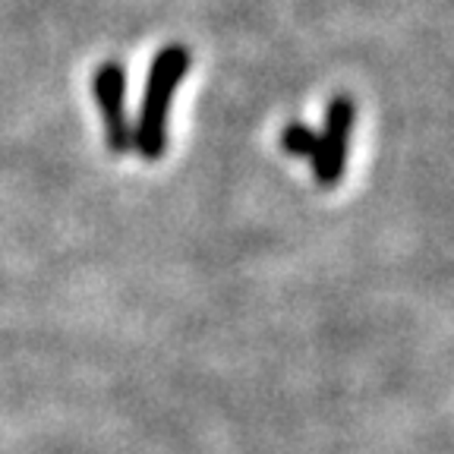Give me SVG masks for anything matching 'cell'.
<instances>
[{
	"mask_svg": "<svg viewBox=\"0 0 454 454\" xmlns=\"http://www.w3.org/2000/svg\"><path fill=\"white\" fill-rule=\"evenodd\" d=\"M192 67V51L184 42L161 44L152 57L145 70V85H142V101L133 121V152L142 161H161L168 152V127H170V107L177 98L180 85L186 82Z\"/></svg>",
	"mask_w": 454,
	"mask_h": 454,
	"instance_id": "6da1fadb",
	"label": "cell"
},
{
	"mask_svg": "<svg viewBox=\"0 0 454 454\" xmlns=\"http://www.w3.org/2000/svg\"><path fill=\"white\" fill-rule=\"evenodd\" d=\"M356 127V101L350 95H334L322 114V129L312 145V180L319 190H334L344 180L350 158V139Z\"/></svg>",
	"mask_w": 454,
	"mask_h": 454,
	"instance_id": "7a4b0ae2",
	"label": "cell"
},
{
	"mask_svg": "<svg viewBox=\"0 0 454 454\" xmlns=\"http://www.w3.org/2000/svg\"><path fill=\"white\" fill-rule=\"evenodd\" d=\"M92 98L98 107L111 155H129L133 152V117H129L127 101V70L121 60H101L92 70Z\"/></svg>",
	"mask_w": 454,
	"mask_h": 454,
	"instance_id": "3957f363",
	"label": "cell"
},
{
	"mask_svg": "<svg viewBox=\"0 0 454 454\" xmlns=\"http://www.w3.org/2000/svg\"><path fill=\"white\" fill-rule=\"evenodd\" d=\"M281 145L291 158H309L312 145H316V129L303 121H291L284 123L281 129Z\"/></svg>",
	"mask_w": 454,
	"mask_h": 454,
	"instance_id": "277c9868",
	"label": "cell"
}]
</instances>
